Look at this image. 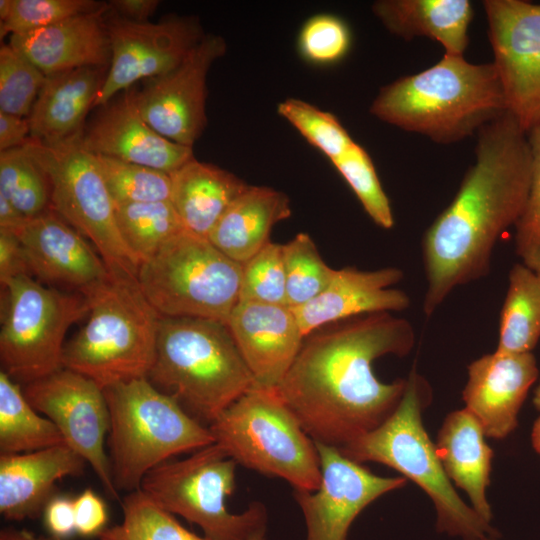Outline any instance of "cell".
<instances>
[{
  "mask_svg": "<svg viewBox=\"0 0 540 540\" xmlns=\"http://www.w3.org/2000/svg\"><path fill=\"white\" fill-rule=\"evenodd\" d=\"M415 338L412 324L390 312L329 324L304 338L277 390L313 441L340 449L397 408L406 379L382 382L373 363L408 355Z\"/></svg>",
  "mask_w": 540,
  "mask_h": 540,
  "instance_id": "6da1fadb",
  "label": "cell"
},
{
  "mask_svg": "<svg viewBox=\"0 0 540 540\" xmlns=\"http://www.w3.org/2000/svg\"><path fill=\"white\" fill-rule=\"evenodd\" d=\"M291 215L289 198L278 190L248 186L225 210L209 241L243 264L270 242L272 228Z\"/></svg>",
  "mask_w": 540,
  "mask_h": 540,
  "instance_id": "83f0119b",
  "label": "cell"
},
{
  "mask_svg": "<svg viewBox=\"0 0 540 540\" xmlns=\"http://www.w3.org/2000/svg\"><path fill=\"white\" fill-rule=\"evenodd\" d=\"M84 326L63 350V367L103 389L146 378L154 362L161 316L141 291L136 277L115 275L87 296Z\"/></svg>",
  "mask_w": 540,
  "mask_h": 540,
  "instance_id": "8992f818",
  "label": "cell"
},
{
  "mask_svg": "<svg viewBox=\"0 0 540 540\" xmlns=\"http://www.w3.org/2000/svg\"><path fill=\"white\" fill-rule=\"evenodd\" d=\"M315 445L321 467L319 487L315 491H293L305 520V540H347L362 510L382 495L404 487L407 479L378 476L336 447L319 442Z\"/></svg>",
  "mask_w": 540,
  "mask_h": 540,
  "instance_id": "2e32d148",
  "label": "cell"
},
{
  "mask_svg": "<svg viewBox=\"0 0 540 540\" xmlns=\"http://www.w3.org/2000/svg\"><path fill=\"white\" fill-rule=\"evenodd\" d=\"M158 5L157 0H114L109 4L121 17L134 21H148Z\"/></svg>",
  "mask_w": 540,
  "mask_h": 540,
  "instance_id": "c3c4849f",
  "label": "cell"
},
{
  "mask_svg": "<svg viewBox=\"0 0 540 540\" xmlns=\"http://www.w3.org/2000/svg\"><path fill=\"white\" fill-rule=\"evenodd\" d=\"M0 196L27 218L50 208L48 177L23 147L0 152Z\"/></svg>",
  "mask_w": 540,
  "mask_h": 540,
  "instance_id": "836d02e7",
  "label": "cell"
},
{
  "mask_svg": "<svg viewBox=\"0 0 540 540\" xmlns=\"http://www.w3.org/2000/svg\"><path fill=\"white\" fill-rule=\"evenodd\" d=\"M462 391L465 408L479 421L485 435L504 439L518 425V415L539 369L532 352L494 351L472 361Z\"/></svg>",
  "mask_w": 540,
  "mask_h": 540,
  "instance_id": "d6986e66",
  "label": "cell"
},
{
  "mask_svg": "<svg viewBox=\"0 0 540 540\" xmlns=\"http://www.w3.org/2000/svg\"><path fill=\"white\" fill-rule=\"evenodd\" d=\"M531 167L528 135L508 111L478 131L474 164L422 238L427 317L455 288L488 275L496 242L523 211Z\"/></svg>",
  "mask_w": 540,
  "mask_h": 540,
  "instance_id": "7a4b0ae2",
  "label": "cell"
},
{
  "mask_svg": "<svg viewBox=\"0 0 540 540\" xmlns=\"http://www.w3.org/2000/svg\"><path fill=\"white\" fill-rule=\"evenodd\" d=\"M21 387L29 403L55 424L65 444L92 467L106 493L118 499L105 450L110 415L103 388L65 367Z\"/></svg>",
  "mask_w": 540,
  "mask_h": 540,
  "instance_id": "4fadbf2b",
  "label": "cell"
},
{
  "mask_svg": "<svg viewBox=\"0 0 540 540\" xmlns=\"http://www.w3.org/2000/svg\"><path fill=\"white\" fill-rule=\"evenodd\" d=\"M277 112L331 161L355 143L334 115L303 100L286 99L279 103Z\"/></svg>",
  "mask_w": 540,
  "mask_h": 540,
  "instance_id": "f35d334b",
  "label": "cell"
},
{
  "mask_svg": "<svg viewBox=\"0 0 540 540\" xmlns=\"http://www.w3.org/2000/svg\"><path fill=\"white\" fill-rule=\"evenodd\" d=\"M226 324L253 376V387L277 388L305 338L293 309L238 302Z\"/></svg>",
  "mask_w": 540,
  "mask_h": 540,
  "instance_id": "ffe728a7",
  "label": "cell"
},
{
  "mask_svg": "<svg viewBox=\"0 0 540 540\" xmlns=\"http://www.w3.org/2000/svg\"><path fill=\"white\" fill-rule=\"evenodd\" d=\"M30 138L27 118L0 111V151L22 147Z\"/></svg>",
  "mask_w": 540,
  "mask_h": 540,
  "instance_id": "7dc6e473",
  "label": "cell"
},
{
  "mask_svg": "<svg viewBox=\"0 0 540 540\" xmlns=\"http://www.w3.org/2000/svg\"><path fill=\"white\" fill-rule=\"evenodd\" d=\"M30 276L47 286L88 296L111 272L89 241L51 208L14 232Z\"/></svg>",
  "mask_w": 540,
  "mask_h": 540,
  "instance_id": "ac0fdd59",
  "label": "cell"
},
{
  "mask_svg": "<svg viewBox=\"0 0 540 540\" xmlns=\"http://www.w3.org/2000/svg\"><path fill=\"white\" fill-rule=\"evenodd\" d=\"M1 292L2 371L24 385L61 369L66 332L88 315L89 298L27 274L8 280Z\"/></svg>",
  "mask_w": 540,
  "mask_h": 540,
  "instance_id": "30bf717a",
  "label": "cell"
},
{
  "mask_svg": "<svg viewBox=\"0 0 540 540\" xmlns=\"http://www.w3.org/2000/svg\"><path fill=\"white\" fill-rule=\"evenodd\" d=\"M108 6L82 13L50 26L10 36L9 44L45 75L79 67H105L110 44L103 21Z\"/></svg>",
  "mask_w": 540,
  "mask_h": 540,
  "instance_id": "cb8c5ba5",
  "label": "cell"
},
{
  "mask_svg": "<svg viewBox=\"0 0 540 540\" xmlns=\"http://www.w3.org/2000/svg\"><path fill=\"white\" fill-rule=\"evenodd\" d=\"M225 51L221 36L205 35L177 68L133 91L147 124L165 138L192 147L206 126L208 71Z\"/></svg>",
  "mask_w": 540,
  "mask_h": 540,
  "instance_id": "e0dca14e",
  "label": "cell"
},
{
  "mask_svg": "<svg viewBox=\"0 0 540 540\" xmlns=\"http://www.w3.org/2000/svg\"><path fill=\"white\" fill-rule=\"evenodd\" d=\"M46 75L10 44L0 48V111L27 118Z\"/></svg>",
  "mask_w": 540,
  "mask_h": 540,
  "instance_id": "74e56055",
  "label": "cell"
},
{
  "mask_svg": "<svg viewBox=\"0 0 540 540\" xmlns=\"http://www.w3.org/2000/svg\"><path fill=\"white\" fill-rule=\"evenodd\" d=\"M214 443L246 468L315 491L321 467L313 439L277 388L252 387L208 426Z\"/></svg>",
  "mask_w": 540,
  "mask_h": 540,
  "instance_id": "ba28073f",
  "label": "cell"
},
{
  "mask_svg": "<svg viewBox=\"0 0 540 540\" xmlns=\"http://www.w3.org/2000/svg\"><path fill=\"white\" fill-rule=\"evenodd\" d=\"M146 378L206 426L254 386L227 324L197 317H161Z\"/></svg>",
  "mask_w": 540,
  "mask_h": 540,
  "instance_id": "277c9868",
  "label": "cell"
},
{
  "mask_svg": "<svg viewBox=\"0 0 540 540\" xmlns=\"http://www.w3.org/2000/svg\"><path fill=\"white\" fill-rule=\"evenodd\" d=\"M170 177V201L184 228L205 238L249 186L233 173L195 157L170 173Z\"/></svg>",
  "mask_w": 540,
  "mask_h": 540,
  "instance_id": "f1b7e54d",
  "label": "cell"
},
{
  "mask_svg": "<svg viewBox=\"0 0 540 540\" xmlns=\"http://www.w3.org/2000/svg\"><path fill=\"white\" fill-rule=\"evenodd\" d=\"M479 421L466 409L449 413L437 435L436 452L450 481L467 494L472 508L490 523L487 499L494 452Z\"/></svg>",
  "mask_w": 540,
  "mask_h": 540,
  "instance_id": "484cf974",
  "label": "cell"
},
{
  "mask_svg": "<svg viewBox=\"0 0 540 540\" xmlns=\"http://www.w3.org/2000/svg\"><path fill=\"white\" fill-rule=\"evenodd\" d=\"M431 401V385L414 366L394 412L374 430L339 450L355 462L386 465L416 483L435 506L439 532L462 540L496 538V530L459 497L445 473L422 421Z\"/></svg>",
  "mask_w": 540,
  "mask_h": 540,
  "instance_id": "5b68a950",
  "label": "cell"
},
{
  "mask_svg": "<svg viewBox=\"0 0 540 540\" xmlns=\"http://www.w3.org/2000/svg\"><path fill=\"white\" fill-rule=\"evenodd\" d=\"M0 540H56L54 538H44L36 536L25 530H17L12 528L3 529L0 532Z\"/></svg>",
  "mask_w": 540,
  "mask_h": 540,
  "instance_id": "f907efd6",
  "label": "cell"
},
{
  "mask_svg": "<svg viewBox=\"0 0 540 540\" xmlns=\"http://www.w3.org/2000/svg\"><path fill=\"white\" fill-rule=\"evenodd\" d=\"M96 155L172 173L194 158L192 147L175 143L156 132L142 118L134 92L105 107L81 138Z\"/></svg>",
  "mask_w": 540,
  "mask_h": 540,
  "instance_id": "44dd1931",
  "label": "cell"
},
{
  "mask_svg": "<svg viewBox=\"0 0 540 540\" xmlns=\"http://www.w3.org/2000/svg\"><path fill=\"white\" fill-rule=\"evenodd\" d=\"M96 156L115 205L170 201V174L112 157Z\"/></svg>",
  "mask_w": 540,
  "mask_h": 540,
  "instance_id": "d590c367",
  "label": "cell"
},
{
  "mask_svg": "<svg viewBox=\"0 0 540 540\" xmlns=\"http://www.w3.org/2000/svg\"><path fill=\"white\" fill-rule=\"evenodd\" d=\"M534 407L540 411V382L538 383L537 387L535 388L533 399H532Z\"/></svg>",
  "mask_w": 540,
  "mask_h": 540,
  "instance_id": "db71d44e",
  "label": "cell"
},
{
  "mask_svg": "<svg viewBox=\"0 0 540 540\" xmlns=\"http://www.w3.org/2000/svg\"><path fill=\"white\" fill-rule=\"evenodd\" d=\"M105 5L92 0H13L9 16L0 21V35L28 33Z\"/></svg>",
  "mask_w": 540,
  "mask_h": 540,
  "instance_id": "60d3db41",
  "label": "cell"
},
{
  "mask_svg": "<svg viewBox=\"0 0 540 540\" xmlns=\"http://www.w3.org/2000/svg\"><path fill=\"white\" fill-rule=\"evenodd\" d=\"M532 167L528 196L515 224V252L521 263L540 273V123L528 132Z\"/></svg>",
  "mask_w": 540,
  "mask_h": 540,
  "instance_id": "b9f144b4",
  "label": "cell"
},
{
  "mask_svg": "<svg viewBox=\"0 0 540 540\" xmlns=\"http://www.w3.org/2000/svg\"><path fill=\"white\" fill-rule=\"evenodd\" d=\"M115 216L123 241L140 264L186 230L171 201L117 204Z\"/></svg>",
  "mask_w": 540,
  "mask_h": 540,
  "instance_id": "1f68e13d",
  "label": "cell"
},
{
  "mask_svg": "<svg viewBox=\"0 0 540 540\" xmlns=\"http://www.w3.org/2000/svg\"><path fill=\"white\" fill-rule=\"evenodd\" d=\"M13 0H0V21H4L12 10Z\"/></svg>",
  "mask_w": 540,
  "mask_h": 540,
  "instance_id": "f5cc1de1",
  "label": "cell"
},
{
  "mask_svg": "<svg viewBox=\"0 0 540 540\" xmlns=\"http://www.w3.org/2000/svg\"><path fill=\"white\" fill-rule=\"evenodd\" d=\"M106 29L110 63L94 107L105 106L139 80L174 70L205 36L198 20L179 16L157 23L113 17Z\"/></svg>",
  "mask_w": 540,
  "mask_h": 540,
  "instance_id": "9a60e30c",
  "label": "cell"
},
{
  "mask_svg": "<svg viewBox=\"0 0 540 540\" xmlns=\"http://www.w3.org/2000/svg\"><path fill=\"white\" fill-rule=\"evenodd\" d=\"M351 46L347 24L331 14H318L303 25L298 48L301 56L316 65H329L341 60Z\"/></svg>",
  "mask_w": 540,
  "mask_h": 540,
  "instance_id": "7bdbcfd3",
  "label": "cell"
},
{
  "mask_svg": "<svg viewBox=\"0 0 540 540\" xmlns=\"http://www.w3.org/2000/svg\"><path fill=\"white\" fill-rule=\"evenodd\" d=\"M65 444L55 424L26 399L22 387L0 372V454L14 455Z\"/></svg>",
  "mask_w": 540,
  "mask_h": 540,
  "instance_id": "4dcf8cb0",
  "label": "cell"
},
{
  "mask_svg": "<svg viewBox=\"0 0 540 540\" xmlns=\"http://www.w3.org/2000/svg\"><path fill=\"white\" fill-rule=\"evenodd\" d=\"M238 302L287 305L283 244L270 241L242 264Z\"/></svg>",
  "mask_w": 540,
  "mask_h": 540,
  "instance_id": "ab89813d",
  "label": "cell"
},
{
  "mask_svg": "<svg viewBox=\"0 0 540 540\" xmlns=\"http://www.w3.org/2000/svg\"><path fill=\"white\" fill-rule=\"evenodd\" d=\"M373 116L438 144H452L507 112L493 63L473 64L444 54L433 66L383 86Z\"/></svg>",
  "mask_w": 540,
  "mask_h": 540,
  "instance_id": "3957f363",
  "label": "cell"
},
{
  "mask_svg": "<svg viewBox=\"0 0 540 540\" xmlns=\"http://www.w3.org/2000/svg\"><path fill=\"white\" fill-rule=\"evenodd\" d=\"M531 441L534 450L540 456V417L534 422L531 433Z\"/></svg>",
  "mask_w": 540,
  "mask_h": 540,
  "instance_id": "816d5d0a",
  "label": "cell"
},
{
  "mask_svg": "<svg viewBox=\"0 0 540 540\" xmlns=\"http://www.w3.org/2000/svg\"><path fill=\"white\" fill-rule=\"evenodd\" d=\"M403 277V271L397 267L338 269L319 296L292 309L305 337L329 324L352 317L402 311L410 306V297L393 286Z\"/></svg>",
  "mask_w": 540,
  "mask_h": 540,
  "instance_id": "7402d4cb",
  "label": "cell"
},
{
  "mask_svg": "<svg viewBox=\"0 0 540 540\" xmlns=\"http://www.w3.org/2000/svg\"><path fill=\"white\" fill-rule=\"evenodd\" d=\"M44 524L52 538L62 540L76 532L74 500L53 496L43 510Z\"/></svg>",
  "mask_w": 540,
  "mask_h": 540,
  "instance_id": "f6af8a7d",
  "label": "cell"
},
{
  "mask_svg": "<svg viewBox=\"0 0 540 540\" xmlns=\"http://www.w3.org/2000/svg\"><path fill=\"white\" fill-rule=\"evenodd\" d=\"M485 540H496L494 537H487Z\"/></svg>",
  "mask_w": 540,
  "mask_h": 540,
  "instance_id": "9f6ffc18",
  "label": "cell"
},
{
  "mask_svg": "<svg viewBox=\"0 0 540 540\" xmlns=\"http://www.w3.org/2000/svg\"><path fill=\"white\" fill-rule=\"evenodd\" d=\"M76 532L81 536H95L106 529L108 512L103 499L86 489L74 499Z\"/></svg>",
  "mask_w": 540,
  "mask_h": 540,
  "instance_id": "ee69618b",
  "label": "cell"
},
{
  "mask_svg": "<svg viewBox=\"0 0 540 540\" xmlns=\"http://www.w3.org/2000/svg\"><path fill=\"white\" fill-rule=\"evenodd\" d=\"M87 463L66 444L14 455L0 454V513L10 521L37 518L56 483L83 474Z\"/></svg>",
  "mask_w": 540,
  "mask_h": 540,
  "instance_id": "603a6c76",
  "label": "cell"
},
{
  "mask_svg": "<svg viewBox=\"0 0 540 540\" xmlns=\"http://www.w3.org/2000/svg\"><path fill=\"white\" fill-rule=\"evenodd\" d=\"M21 274H29L23 248L18 236L0 228V283Z\"/></svg>",
  "mask_w": 540,
  "mask_h": 540,
  "instance_id": "bcb514c9",
  "label": "cell"
},
{
  "mask_svg": "<svg viewBox=\"0 0 540 540\" xmlns=\"http://www.w3.org/2000/svg\"><path fill=\"white\" fill-rule=\"evenodd\" d=\"M81 138L51 145L29 138L22 147L48 177L50 208L92 243L112 274L137 278L140 263L119 232L98 158Z\"/></svg>",
  "mask_w": 540,
  "mask_h": 540,
  "instance_id": "7c38bea8",
  "label": "cell"
},
{
  "mask_svg": "<svg viewBox=\"0 0 540 540\" xmlns=\"http://www.w3.org/2000/svg\"><path fill=\"white\" fill-rule=\"evenodd\" d=\"M483 7L507 111L528 134L540 123V4L485 0Z\"/></svg>",
  "mask_w": 540,
  "mask_h": 540,
  "instance_id": "5bb4252c",
  "label": "cell"
},
{
  "mask_svg": "<svg viewBox=\"0 0 540 540\" xmlns=\"http://www.w3.org/2000/svg\"><path fill=\"white\" fill-rule=\"evenodd\" d=\"M121 505L122 522L101 532L100 540H209L184 528L140 489L128 493Z\"/></svg>",
  "mask_w": 540,
  "mask_h": 540,
  "instance_id": "d6a6232c",
  "label": "cell"
},
{
  "mask_svg": "<svg viewBox=\"0 0 540 540\" xmlns=\"http://www.w3.org/2000/svg\"><path fill=\"white\" fill-rule=\"evenodd\" d=\"M265 530L266 528L258 530L256 533H254L249 540H266L265 537Z\"/></svg>",
  "mask_w": 540,
  "mask_h": 540,
  "instance_id": "11a10c76",
  "label": "cell"
},
{
  "mask_svg": "<svg viewBox=\"0 0 540 540\" xmlns=\"http://www.w3.org/2000/svg\"><path fill=\"white\" fill-rule=\"evenodd\" d=\"M104 68L86 66L46 75L27 117L30 138L51 145L82 137L85 117L106 77Z\"/></svg>",
  "mask_w": 540,
  "mask_h": 540,
  "instance_id": "d4e9b609",
  "label": "cell"
},
{
  "mask_svg": "<svg viewBox=\"0 0 540 540\" xmlns=\"http://www.w3.org/2000/svg\"><path fill=\"white\" fill-rule=\"evenodd\" d=\"M27 219L14 205L0 196V228L15 232Z\"/></svg>",
  "mask_w": 540,
  "mask_h": 540,
  "instance_id": "681fc988",
  "label": "cell"
},
{
  "mask_svg": "<svg viewBox=\"0 0 540 540\" xmlns=\"http://www.w3.org/2000/svg\"><path fill=\"white\" fill-rule=\"evenodd\" d=\"M286 301L291 308L319 296L329 285L336 269L322 259L317 246L306 233H299L283 244Z\"/></svg>",
  "mask_w": 540,
  "mask_h": 540,
  "instance_id": "e575fe53",
  "label": "cell"
},
{
  "mask_svg": "<svg viewBox=\"0 0 540 540\" xmlns=\"http://www.w3.org/2000/svg\"><path fill=\"white\" fill-rule=\"evenodd\" d=\"M372 12L393 35L406 41L426 37L439 42L446 54L463 56L473 5L468 0H379Z\"/></svg>",
  "mask_w": 540,
  "mask_h": 540,
  "instance_id": "4316f807",
  "label": "cell"
},
{
  "mask_svg": "<svg viewBox=\"0 0 540 540\" xmlns=\"http://www.w3.org/2000/svg\"><path fill=\"white\" fill-rule=\"evenodd\" d=\"M103 390L110 415L108 457L118 492L139 490L145 475L158 465L214 443L208 426L147 378Z\"/></svg>",
  "mask_w": 540,
  "mask_h": 540,
  "instance_id": "52a82bcc",
  "label": "cell"
},
{
  "mask_svg": "<svg viewBox=\"0 0 540 540\" xmlns=\"http://www.w3.org/2000/svg\"><path fill=\"white\" fill-rule=\"evenodd\" d=\"M331 162L372 221L383 229H391L394 226L391 204L364 148L355 142L348 151Z\"/></svg>",
  "mask_w": 540,
  "mask_h": 540,
  "instance_id": "8d00e7d4",
  "label": "cell"
},
{
  "mask_svg": "<svg viewBox=\"0 0 540 540\" xmlns=\"http://www.w3.org/2000/svg\"><path fill=\"white\" fill-rule=\"evenodd\" d=\"M242 264L208 238L183 230L142 262L137 282L161 317L227 323L239 300Z\"/></svg>",
  "mask_w": 540,
  "mask_h": 540,
  "instance_id": "9c48e42d",
  "label": "cell"
},
{
  "mask_svg": "<svg viewBox=\"0 0 540 540\" xmlns=\"http://www.w3.org/2000/svg\"><path fill=\"white\" fill-rule=\"evenodd\" d=\"M540 340V273L523 263L512 266L499 319L495 351L528 353Z\"/></svg>",
  "mask_w": 540,
  "mask_h": 540,
  "instance_id": "f546056e",
  "label": "cell"
},
{
  "mask_svg": "<svg viewBox=\"0 0 540 540\" xmlns=\"http://www.w3.org/2000/svg\"><path fill=\"white\" fill-rule=\"evenodd\" d=\"M237 463L212 443L181 460H168L149 471L140 490L159 507L198 525L209 540H249L266 528L263 504L254 502L231 513L226 498L235 489Z\"/></svg>",
  "mask_w": 540,
  "mask_h": 540,
  "instance_id": "8fae6325",
  "label": "cell"
}]
</instances>
